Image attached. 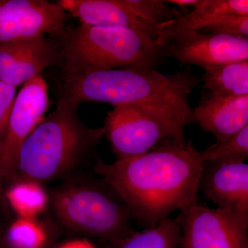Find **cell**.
Returning <instances> with one entry per match:
<instances>
[{
	"label": "cell",
	"instance_id": "obj_9",
	"mask_svg": "<svg viewBox=\"0 0 248 248\" xmlns=\"http://www.w3.org/2000/svg\"><path fill=\"white\" fill-rule=\"evenodd\" d=\"M161 57L174 58L181 66L196 65L206 71L232 62L248 60V40L188 31L170 40L163 47Z\"/></svg>",
	"mask_w": 248,
	"mask_h": 248
},
{
	"label": "cell",
	"instance_id": "obj_17",
	"mask_svg": "<svg viewBox=\"0 0 248 248\" xmlns=\"http://www.w3.org/2000/svg\"><path fill=\"white\" fill-rule=\"evenodd\" d=\"M4 198L11 213L16 217L37 218L48 212V189L32 179L16 177L6 184Z\"/></svg>",
	"mask_w": 248,
	"mask_h": 248
},
{
	"label": "cell",
	"instance_id": "obj_5",
	"mask_svg": "<svg viewBox=\"0 0 248 248\" xmlns=\"http://www.w3.org/2000/svg\"><path fill=\"white\" fill-rule=\"evenodd\" d=\"M50 36L58 45L63 74L120 68L155 69L162 58L161 47L125 28L81 24Z\"/></svg>",
	"mask_w": 248,
	"mask_h": 248
},
{
	"label": "cell",
	"instance_id": "obj_21",
	"mask_svg": "<svg viewBox=\"0 0 248 248\" xmlns=\"http://www.w3.org/2000/svg\"><path fill=\"white\" fill-rule=\"evenodd\" d=\"M202 31L210 34L248 38V16L223 15L218 16L210 25Z\"/></svg>",
	"mask_w": 248,
	"mask_h": 248
},
{
	"label": "cell",
	"instance_id": "obj_3",
	"mask_svg": "<svg viewBox=\"0 0 248 248\" xmlns=\"http://www.w3.org/2000/svg\"><path fill=\"white\" fill-rule=\"evenodd\" d=\"M79 106L60 97L56 109L44 117L22 143L16 177L45 186L61 182L76 171L92 170L104 130L83 123L78 114Z\"/></svg>",
	"mask_w": 248,
	"mask_h": 248
},
{
	"label": "cell",
	"instance_id": "obj_4",
	"mask_svg": "<svg viewBox=\"0 0 248 248\" xmlns=\"http://www.w3.org/2000/svg\"><path fill=\"white\" fill-rule=\"evenodd\" d=\"M48 191L46 215L60 235L108 244L135 232L131 214L118 192L91 170L76 171Z\"/></svg>",
	"mask_w": 248,
	"mask_h": 248
},
{
	"label": "cell",
	"instance_id": "obj_7",
	"mask_svg": "<svg viewBox=\"0 0 248 248\" xmlns=\"http://www.w3.org/2000/svg\"><path fill=\"white\" fill-rule=\"evenodd\" d=\"M180 248H248V218L198 203L178 215Z\"/></svg>",
	"mask_w": 248,
	"mask_h": 248
},
{
	"label": "cell",
	"instance_id": "obj_13",
	"mask_svg": "<svg viewBox=\"0 0 248 248\" xmlns=\"http://www.w3.org/2000/svg\"><path fill=\"white\" fill-rule=\"evenodd\" d=\"M223 15L248 16V0H200L189 14L159 26L156 45L163 48L176 36L188 31L199 32Z\"/></svg>",
	"mask_w": 248,
	"mask_h": 248
},
{
	"label": "cell",
	"instance_id": "obj_10",
	"mask_svg": "<svg viewBox=\"0 0 248 248\" xmlns=\"http://www.w3.org/2000/svg\"><path fill=\"white\" fill-rule=\"evenodd\" d=\"M199 190L217 208L248 218V164L246 162L204 163Z\"/></svg>",
	"mask_w": 248,
	"mask_h": 248
},
{
	"label": "cell",
	"instance_id": "obj_2",
	"mask_svg": "<svg viewBox=\"0 0 248 248\" xmlns=\"http://www.w3.org/2000/svg\"><path fill=\"white\" fill-rule=\"evenodd\" d=\"M201 81L189 68L173 74L143 68L63 74L60 97L79 104L100 102L115 107L141 106L187 125L192 123L188 97Z\"/></svg>",
	"mask_w": 248,
	"mask_h": 248
},
{
	"label": "cell",
	"instance_id": "obj_11",
	"mask_svg": "<svg viewBox=\"0 0 248 248\" xmlns=\"http://www.w3.org/2000/svg\"><path fill=\"white\" fill-rule=\"evenodd\" d=\"M57 4L81 24L132 29L156 43L157 28L135 14L124 0H60Z\"/></svg>",
	"mask_w": 248,
	"mask_h": 248
},
{
	"label": "cell",
	"instance_id": "obj_6",
	"mask_svg": "<svg viewBox=\"0 0 248 248\" xmlns=\"http://www.w3.org/2000/svg\"><path fill=\"white\" fill-rule=\"evenodd\" d=\"M186 126L157 111L125 104L108 112L102 128L117 159H124L173 142L186 141Z\"/></svg>",
	"mask_w": 248,
	"mask_h": 248
},
{
	"label": "cell",
	"instance_id": "obj_24",
	"mask_svg": "<svg viewBox=\"0 0 248 248\" xmlns=\"http://www.w3.org/2000/svg\"><path fill=\"white\" fill-rule=\"evenodd\" d=\"M53 248H96L86 238H78L60 243Z\"/></svg>",
	"mask_w": 248,
	"mask_h": 248
},
{
	"label": "cell",
	"instance_id": "obj_19",
	"mask_svg": "<svg viewBox=\"0 0 248 248\" xmlns=\"http://www.w3.org/2000/svg\"><path fill=\"white\" fill-rule=\"evenodd\" d=\"M181 226L178 217L160 221L156 226L108 243L107 248H179Z\"/></svg>",
	"mask_w": 248,
	"mask_h": 248
},
{
	"label": "cell",
	"instance_id": "obj_18",
	"mask_svg": "<svg viewBox=\"0 0 248 248\" xmlns=\"http://www.w3.org/2000/svg\"><path fill=\"white\" fill-rule=\"evenodd\" d=\"M201 81L204 83V89L214 95H248V60L206 70Z\"/></svg>",
	"mask_w": 248,
	"mask_h": 248
},
{
	"label": "cell",
	"instance_id": "obj_12",
	"mask_svg": "<svg viewBox=\"0 0 248 248\" xmlns=\"http://www.w3.org/2000/svg\"><path fill=\"white\" fill-rule=\"evenodd\" d=\"M192 123L215 135L221 143L248 125V95L222 97L210 94L191 112Z\"/></svg>",
	"mask_w": 248,
	"mask_h": 248
},
{
	"label": "cell",
	"instance_id": "obj_16",
	"mask_svg": "<svg viewBox=\"0 0 248 248\" xmlns=\"http://www.w3.org/2000/svg\"><path fill=\"white\" fill-rule=\"evenodd\" d=\"M60 236L47 215L42 219L16 217L5 230L8 248H53Z\"/></svg>",
	"mask_w": 248,
	"mask_h": 248
},
{
	"label": "cell",
	"instance_id": "obj_8",
	"mask_svg": "<svg viewBox=\"0 0 248 248\" xmlns=\"http://www.w3.org/2000/svg\"><path fill=\"white\" fill-rule=\"evenodd\" d=\"M48 104V85L42 75L24 83L16 96L0 146V172L4 187L16 179L21 146L45 117Z\"/></svg>",
	"mask_w": 248,
	"mask_h": 248
},
{
	"label": "cell",
	"instance_id": "obj_14",
	"mask_svg": "<svg viewBox=\"0 0 248 248\" xmlns=\"http://www.w3.org/2000/svg\"><path fill=\"white\" fill-rule=\"evenodd\" d=\"M68 14L57 3L46 1L40 9L22 17L0 22V45L26 42L51 35L66 27Z\"/></svg>",
	"mask_w": 248,
	"mask_h": 248
},
{
	"label": "cell",
	"instance_id": "obj_25",
	"mask_svg": "<svg viewBox=\"0 0 248 248\" xmlns=\"http://www.w3.org/2000/svg\"><path fill=\"white\" fill-rule=\"evenodd\" d=\"M0 248H8L5 241V230L0 223Z\"/></svg>",
	"mask_w": 248,
	"mask_h": 248
},
{
	"label": "cell",
	"instance_id": "obj_1",
	"mask_svg": "<svg viewBox=\"0 0 248 248\" xmlns=\"http://www.w3.org/2000/svg\"><path fill=\"white\" fill-rule=\"evenodd\" d=\"M204 163L191 141H176L111 164L99 157L92 171L118 192L134 221L151 228L198 203Z\"/></svg>",
	"mask_w": 248,
	"mask_h": 248
},
{
	"label": "cell",
	"instance_id": "obj_22",
	"mask_svg": "<svg viewBox=\"0 0 248 248\" xmlns=\"http://www.w3.org/2000/svg\"><path fill=\"white\" fill-rule=\"evenodd\" d=\"M45 0H4L0 1V22H9L40 9Z\"/></svg>",
	"mask_w": 248,
	"mask_h": 248
},
{
	"label": "cell",
	"instance_id": "obj_26",
	"mask_svg": "<svg viewBox=\"0 0 248 248\" xmlns=\"http://www.w3.org/2000/svg\"><path fill=\"white\" fill-rule=\"evenodd\" d=\"M4 193V183L2 175L0 172V200L3 198Z\"/></svg>",
	"mask_w": 248,
	"mask_h": 248
},
{
	"label": "cell",
	"instance_id": "obj_23",
	"mask_svg": "<svg viewBox=\"0 0 248 248\" xmlns=\"http://www.w3.org/2000/svg\"><path fill=\"white\" fill-rule=\"evenodd\" d=\"M16 88L13 85L0 81V146L16 100Z\"/></svg>",
	"mask_w": 248,
	"mask_h": 248
},
{
	"label": "cell",
	"instance_id": "obj_20",
	"mask_svg": "<svg viewBox=\"0 0 248 248\" xmlns=\"http://www.w3.org/2000/svg\"><path fill=\"white\" fill-rule=\"evenodd\" d=\"M204 162L215 161L245 162L248 158V125L231 138L202 151Z\"/></svg>",
	"mask_w": 248,
	"mask_h": 248
},
{
	"label": "cell",
	"instance_id": "obj_15",
	"mask_svg": "<svg viewBox=\"0 0 248 248\" xmlns=\"http://www.w3.org/2000/svg\"><path fill=\"white\" fill-rule=\"evenodd\" d=\"M60 52L51 36L31 41L26 50L11 65L0 70V81L17 87L41 76L46 68L60 66Z\"/></svg>",
	"mask_w": 248,
	"mask_h": 248
}]
</instances>
